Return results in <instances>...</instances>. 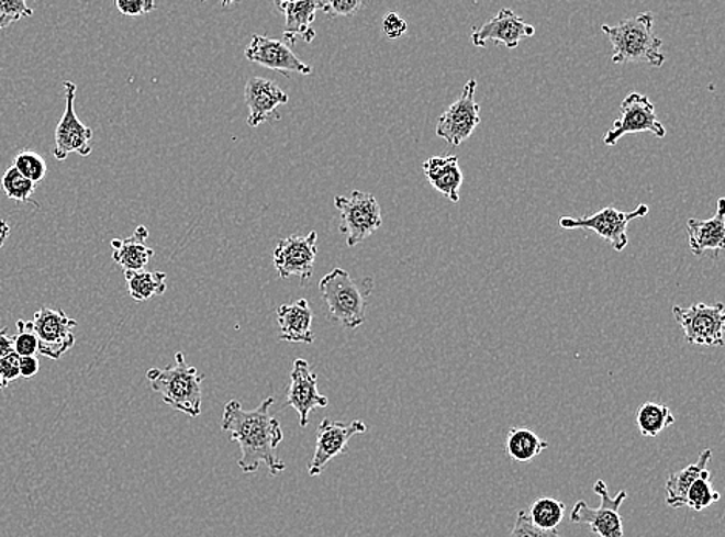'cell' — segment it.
<instances>
[{
	"label": "cell",
	"instance_id": "6da1fadb",
	"mask_svg": "<svg viewBox=\"0 0 725 537\" xmlns=\"http://www.w3.org/2000/svg\"><path fill=\"white\" fill-rule=\"evenodd\" d=\"M275 401L269 396L257 410L245 411L241 401L231 400L223 410L222 430L241 446L238 467L245 474L256 472L261 463L267 465L271 476H279L287 468L277 456V446L282 444L285 435L279 419L269 412Z\"/></svg>",
	"mask_w": 725,
	"mask_h": 537
},
{
	"label": "cell",
	"instance_id": "7a4b0ae2",
	"mask_svg": "<svg viewBox=\"0 0 725 537\" xmlns=\"http://www.w3.org/2000/svg\"><path fill=\"white\" fill-rule=\"evenodd\" d=\"M655 16L650 11L622 21L617 25H602V32L613 45V63H645L652 67H662L666 55L660 52L662 40L656 35Z\"/></svg>",
	"mask_w": 725,
	"mask_h": 537
},
{
	"label": "cell",
	"instance_id": "3957f363",
	"mask_svg": "<svg viewBox=\"0 0 725 537\" xmlns=\"http://www.w3.org/2000/svg\"><path fill=\"white\" fill-rule=\"evenodd\" d=\"M152 391L159 393L167 406L183 412L191 418L201 414L204 373L186 362L185 355L177 351L176 361L166 369H149L146 373Z\"/></svg>",
	"mask_w": 725,
	"mask_h": 537
},
{
	"label": "cell",
	"instance_id": "277c9868",
	"mask_svg": "<svg viewBox=\"0 0 725 537\" xmlns=\"http://www.w3.org/2000/svg\"><path fill=\"white\" fill-rule=\"evenodd\" d=\"M330 315L345 328H358L367 320V297L370 291L352 278L344 268H334L319 282Z\"/></svg>",
	"mask_w": 725,
	"mask_h": 537
},
{
	"label": "cell",
	"instance_id": "5b68a950",
	"mask_svg": "<svg viewBox=\"0 0 725 537\" xmlns=\"http://www.w3.org/2000/svg\"><path fill=\"white\" fill-rule=\"evenodd\" d=\"M334 206L339 213V230L348 248H355L381 228V206L376 197L368 192L353 191L348 197H334Z\"/></svg>",
	"mask_w": 725,
	"mask_h": 537
},
{
	"label": "cell",
	"instance_id": "8992f818",
	"mask_svg": "<svg viewBox=\"0 0 725 537\" xmlns=\"http://www.w3.org/2000/svg\"><path fill=\"white\" fill-rule=\"evenodd\" d=\"M650 213V208L639 205L634 211H621L614 206L603 208L588 217H561L560 226L564 230H591L599 237L610 242L616 251H624L628 245V225L636 219H643Z\"/></svg>",
	"mask_w": 725,
	"mask_h": 537
},
{
	"label": "cell",
	"instance_id": "52a82bcc",
	"mask_svg": "<svg viewBox=\"0 0 725 537\" xmlns=\"http://www.w3.org/2000/svg\"><path fill=\"white\" fill-rule=\"evenodd\" d=\"M673 315L684 331L685 342L692 346L723 347L725 328L724 304L674 305Z\"/></svg>",
	"mask_w": 725,
	"mask_h": 537
},
{
	"label": "cell",
	"instance_id": "ba28073f",
	"mask_svg": "<svg viewBox=\"0 0 725 537\" xmlns=\"http://www.w3.org/2000/svg\"><path fill=\"white\" fill-rule=\"evenodd\" d=\"M594 491L601 497V506L591 508L584 501L576 502L571 512V521L575 524L590 525L591 532L599 537H624V521H622L618 510L628 497V493L622 490L621 493L611 497L609 488L603 480L595 482Z\"/></svg>",
	"mask_w": 725,
	"mask_h": 537
},
{
	"label": "cell",
	"instance_id": "9c48e42d",
	"mask_svg": "<svg viewBox=\"0 0 725 537\" xmlns=\"http://www.w3.org/2000/svg\"><path fill=\"white\" fill-rule=\"evenodd\" d=\"M648 132L656 138H663L667 135V128L656 116L655 104L651 103L647 94L639 92L629 93L622 101L621 119L614 121L613 127L606 132L603 143L606 146H616L618 139L625 135L639 134Z\"/></svg>",
	"mask_w": 725,
	"mask_h": 537
},
{
	"label": "cell",
	"instance_id": "30bf717a",
	"mask_svg": "<svg viewBox=\"0 0 725 537\" xmlns=\"http://www.w3.org/2000/svg\"><path fill=\"white\" fill-rule=\"evenodd\" d=\"M476 92L477 79H469L458 100L438 119L436 135L446 139L450 146H461L472 137L478 124L481 123L480 104L476 100Z\"/></svg>",
	"mask_w": 725,
	"mask_h": 537
},
{
	"label": "cell",
	"instance_id": "8fae6325",
	"mask_svg": "<svg viewBox=\"0 0 725 537\" xmlns=\"http://www.w3.org/2000/svg\"><path fill=\"white\" fill-rule=\"evenodd\" d=\"M34 332H36L42 357L58 361L75 346V328L78 323L66 315L63 310L41 309L34 313Z\"/></svg>",
	"mask_w": 725,
	"mask_h": 537
},
{
	"label": "cell",
	"instance_id": "7c38bea8",
	"mask_svg": "<svg viewBox=\"0 0 725 537\" xmlns=\"http://www.w3.org/2000/svg\"><path fill=\"white\" fill-rule=\"evenodd\" d=\"M64 92H66V111L63 119L59 120L55 132V155L56 160H67L68 155L79 154L82 157L92 154L93 131L87 127L75 112L76 85L71 81L64 82Z\"/></svg>",
	"mask_w": 725,
	"mask_h": 537
},
{
	"label": "cell",
	"instance_id": "4fadbf2b",
	"mask_svg": "<svg viewBox=\"0 0 725 537\" xmlns=\"http://www.w3.org/2000/svg\"><path fill=\"white\" fill-rule=\"evenodd\" d=\"M316 256L317 233L311 231L306 236H290L279 240L272 260H275V267L280 278L288 279L291 276H298L302 282H306L313 276Z\"/></svg>",
	"mask_w": 725,
	"mask_h": 537
},
{
	"label": "cell",
	"instance_id": "5bb4252c",
	"mask_svg": "<svg viewBox=\"0 0 725 537\" xmlns=\"http://www.w3.org/2000/svg\"><path fill=\"white\" fill-rule=\"evenodd\" d=\"M287 404L298 412L302 427L309 425L311 412L328 406V399L319 392L317 376L311 370L306 359L298 358L292 365Z\"/></svg>",
	"mask_w": 725,
	"mask_h": 537
},
{
	"label": "cell",
	"instance_id": "9a60e30c",
	"mask_svg": "<svg viewBox=\"0 0 725 537\" xmlns=\"http://www.w3.org/2000/svg\"><path fill=\"white\" fill-rule=\"evenodd\" d=\"M366 433V423L360 422V419H355V422L345 425V423L332 422V419L325 418L317 427L316 451H314L309 467L311 478H316L330 461L341 456L355 435Z\"/></svg>",
	"mask_w": 725,
	"mask_h": 537
},
{
	"label": "cell",
	"instance_id": "2e32d148",
	"mask_svg": "<svg viewBox=\"0 0 725 537\" xmlns=\"http://www.w3.org/2000/svg\"><path fill=\"white\" fill-rule=\"evenodd\" d=\"M535 35L534 25L527 24L514 11L500 10L495 18L489 19L483 25L476 26L472 32V43L484 48L488 43L503 44L507 51H515L520 41Z\"/></svg>",
	"mask_w": 725,
	"mask_h": 537
},
{
	"label": "cell",
	"instance_id": "e0dca14e",
	"mask_svg": "<svg viewBox=\"0 0 725 537\" xmlns=\"http://www.w3.org/2000/svg\"><path fill=\"white\" fill-rule=\"evenodd\" d=\"M245 56L250 63L280 71L285 77H288V74L305 75L306 77L313 71L309 64L294 55L290 45L276 37L254 35L245 51Z\"/></svg>",
	"mask_w": 725,
	"mask_h": 537
},
{
	"label": "cell",
	"instance_id": "ac0fdd59",
	"mask_svg": "<svg viewBox=\"0 0 725 537\" xmlns=\"http://www.w3.org/2000/svg\"><path fill=\"white\" fill-rule=\"evenodd\" d=\"M245 100L249 111L248 126L257 127L265 121L279 119L276 109L287 104L290 97L271 79L254 77L246 82Z\"/></svg>",
	"mask_w": 725,
	"mask_h": 537
},
{
	"label": "cell",
	"instance_id": "d6986e66",
	"mask_svg": "<svg viewBox=\"0 0 725 537\" xmlns=\"http://www.w3.org/2000/svg\"><path fill=\"white\" fill-rule=\"evenodd\" d=\"M724 197L717 199V210L713 217L707 221L690 219L687 222V234H689V247L694 256L705 253L723 251L725 245V210Z\"/></svg>",
	"mask_w": 725,
	"mask_h": 537
},
{
	"label": "cell",
	"instance_id": "ffe728a7",
	"mask_svg": "<svg viewBox=\"0 0 725 537\" xmlns=\"http://www.w3.org/2000/svg\"><path fill=\"white\" fill-rule=\"evenodd\" d=\"M314 313L306 299H298L291 304H285L277 310L280 339L287 343L313 344L316 336L313 332Z\"/></svg>",
	"mask_w": 725,
	"mask_h": 537
},
{
	"label": "cell",
	"instance_id": "44dd1931",
	"mask_svg": "<svg viewBox=\"0 0 725 537\" xmlns=\"http://www.w3.org/2000/svg\"><path fill=\"white\" fill-rule=\"evenodd\" d=\"M277 9L282 11L285 16L283 43L294 45L298 43L299 37H303L305 43L316 37V32L313 30V22L316 19V13L321 10V2H277Z\"/></svg>",
	"mask_w": 725,
	"mask_h": 537
},
{
	"label": "cell",
	"instance_id": "7402d4cb",
	"mask_svg": "<svg viewBox=\"0 0 725 537\" xmlns=\"http://www.w3.org/2000/svg\"><path fill=\"white\" fill-rule=\"evenodd\" d=\"M424 176L428 183L432 184L450 202H459V189L462 187L461 168L458 165L457 155H449V157H432L423 165Z\"/></svg>",
	"mask_w": 725,
	"mask_h": 537
},
{
	"label": "cell",
	"instance_id": "603a6c76",
	"mask_svg": "<svg viewBox=\"0 0 725 537\" xmlns=\"http://www.w3.org/2000/svg\"><path fill=\"white\" fill-rule=\"evenodd\" d=\"M147 239H149V231L146 226H138L127 239L112 240V259L124 271L144 270L155 256L154 249L146 245Z\"/></svg>",
	"mask_w": 725,
	"mask_h": 537
},
{
	"label": "cell",
	"instance_id": "cb8c5ba5",
	"mask_svg": "<svg viewBox=\"0 0 725 537\" xmlns=\"http://www.w3.org/2000/svg\"><path fill=\"white\" fill-rule=\"evenodd\" d=\"M712 456V449H705L698 457L696 463L690 465V467L681 469V471L674 472L668 478L666 483V502L668 506H671V508L685 506L687 491L704 472L709 471L707 467Z\"/></svg>",
	"mask_w": 725,
	"mask_h": 537
},
{
	"label": "cell",
	"instance_id": "d4e9b609",
	"mask_svg": "<svg viewBox=\"0 0 725 537\" xmlns=\"http://www.w3.org/2000/svg\"><path fill=\"white\" fill-rule=\"evenodd\" d=\"M548 448V441L543 440L540 435L527 427H512L509 429L506 438V452L512 460L520 463H529L545 449Z\"/></svg>",
	"mask_w": 725,
	"mask_h": 537
},
{
	"label": "cell",
	"instance_id": "484cf974",
	"mask_svg": "<svg viewBox=\"0 0 725 537\" xmlns=\"http://www.w3.org/2000/svg\"><path fill=\"white\" fill-rule=\"evenodd\" d=\"M129 294L134 301H147L161 297L167 289V276L163 271H124Z\"/></svg>",
	"mask_w": 725,
	"mask_h": 537
},
{
	"label": "cell",
	"instance_id": "4316f807",
	"mask_svg": "<svg viewBox=\"0 0 725 537\" xmlns=\"http://www.w3.org/2000/svg\"><path fill=\"white\" fill-rule=\"evenodd\" d=\"M674 422V415L666 404L648 401L636 412L637 429L644 437H658L667 427L673 426Z\"/></svg>",
	"mask_w": 725,
	"mask_h": 537
},
{
	"label": "cell",
	"instance_id": "83f0119b",
	"mask_svg": "<svg viewBox=\"0 0 725 537\" xmlns=\"http://www.w3.org/2000/svg\"><path fill=\"white\" fill-rule=\"evenodd\" d=\"M565 512H567V505L564 502L553 497H540L531 505L529 512L526 513L535 527L557 529L564 521Z\"/></svg>",
	"mask_w": 725,
	"mask_h": 537
},
{
	"label": "cell",
	"instance_id": "f1b7e54d",
	"mask_svg": "<svg viewBox=\"0 0 725 537\" xmlns=\"http://www.w3.org/2000/svg\"><path fill=\"white\" fill-rule=\"evenodd\" d=\"M37 184L29 179H25L14 166L7 169L2 177V189L9 199L14 202L30 203V205L40 208L36 202H33L32 195L36 192Z\"/></svg>",
	"mask_w": 725,
	"mask_h": 537
},
{
	"label": "cell",
	"instance_id": "f546056e",
	"mask_svg": "<svg viewBox=\"0 0 725 537\" xmlns=\"http://www.w3.org/2000/svg\"><path fill=\"white\" fill-rule=\"evenodd\" d=\"M720 491H716L713 486L712 476L707 471L687 491L685 506L694 510V512H704L713 503L720 502Z\"/></svg>",
	"mask_w": 725,
	"mask_h": 537
},
{
	"label": "cell",
	"instance_id": "4dcf8cb0",
	"mask_svg": "<svg viewBox=\"0 0 725 537\" xmlns=\"http://www.w3.org/2000/svg\"><path fill=\"white\" fill-rule=\"evenodd\" d=\"M14 168L18 169L25 179L40 183L45 179L48 172L47 161L44 160L42 155L34 153V150H22L14 158Z\"/></svg>",
	"mask_w": 725,
	"mask_h": 537
},
{
	"label": "cell",
	"instance_id": "1f68e13d",
	"mask_svg": "<svg viewBox=\"0 0 725 537\" xmlns=\"http://www.w3.org/2000/svg\"><path fill=\"white\" fill-rule=\"evenodd\" d=\"M18 335L14 336V351L19 357H37V343L36 332H34L33 321L19 320L18 321Z\"/></svg>",
	"mask_w": 725,
	"mask_h": 537
},
{
	"label": "cell",
	"instance_id": "d6a6232c",
	"mask_svg": "<svg viewBox=\"0 0 725 537\" xmlns=\"http://www.w3.org/2000/svg\"><path fill=\"white\" fill-rule=\"evenodd\" d=\"M33 10L24 0H0V30L7 29L21 19L30 18Z\"/></svg>",
	"mask_w": 725,
	"mask_h": 537
},
{
	"label": "cell",
	"instance_id": "836d02e7",
	"mask_svg": "<svg viewBox=\"0 0 725 537\" xmlns=\"http://www.w3.org/2000/svg\"><path fill=\"white\" fill-rule=\"evenodd\" d=\"M507 537H564L557 529H540L535 527L526 512H518L514 528Z\"/></svg>",
	"mask_w": 725,
	"mask_h": 537
},
{
	"label": "cell",
	"instance_id": "e575fe53",
	"mask_svg": "<svg viewBox=\"0 0 725 537\" xmlns=\"http://www.w3.org/2000/svg\"><path fill=\"white\" fill-rule=\"evenodd\" d=\"M364 3L360 0H330V2H321V11L328 14V16H353L362 9Z\"/></svg>",
	"mask_w": 725,
	"mask_h": 537
},
{
	"label": "cell",
	"instance_id": "d590c367",
	"mask_svg": "<svg viewBox=\"0 0 725 537\" xmlns=\"http://www.w3.org/2000/svg\"><path fill=\"white\" fill-rule=\"evenodd\" d=\"M408 22L397 11H390L382 19V32L389 40H400L408 33Z\"/></svg>",
	"mask_w": 725,
	"mask_h": 537
},
{
	"label": "cell",
	"instance_id": "8d00e7d4",
	"mask_svg": "<svg viewBox=\"0 0 725 537\" xmlns=\"http://www.w3.org/2000/svg\"><path fill=\"white\" fill-rule=\"evenodd\" d=\"M115 5L124 16H143L157 7L152 0H116Z\"/></svg>",
	"mask_w": 725,
	"mask_h": 537
},
{
	"label": "cell",
	"instance_id": "74e56055",
	"mask_svg": "<svg viewBox=\"0 0 725 537\" xmlns=\"http://www.w3.org/2000/svg\"><path fill=\"white\" fill-rule=\"evenodd\" d=\"M19 355L16 351L9 355V357L0 359V377H2L3 385H10L18 378H21V370H19Z\"/></svg>",
	"mask_w": 725,
	"mask_h": 537
},
{
	"label": "cell",
	"instance_id": "f35d334b",
	"mask_svg": "<svg viewBox=\"0 0 725 537\" xmlns=\"http://www.w3.org/2000/svg\"><path fill=\"white\" fill-rule=\"evenodd\" d=\"M19 370H21V378H33L40 372V359L37 357H22L19 359Z\"/></svg>",
	"mask_w": 725,
	"mask_h": 537
},
{
	"label": "cell",
	"instance_id": "ab89813d",
	"mask_svg": "<svg viewBox=\"0 0 725 537\" xmlns=\"http://www.w3.org/2000/svg\"><path fill=\"white\" fill-rule=\"evenodd\" d=\"M7 333H9V328H2V331H0V359L14 354L13 338H10Z\"/></svg>",
	"mask_w": 725,
	"mask_h": 537
},
{
	"label": "cell",
	"instance_id": "60d3db41",
	"mask_svg": "<svg viewBox=\"0 0 725 537\" xmlns=\"http://www.w3.org/2000/svg\"><path fill=\"white\" fill-rule=\"evenodd\" d=\"M10 225L5 221H0V248L5 245L7 239H9Z\"/></svg>",
	"mask_w": 725,
	"mask_h": 537
},
{
	"label": "cell",
	"instance_id": "b9f144b4",
	"mask_svg": "<svg viewBox=\"0 0 725 537\" xmlns=\"http://www.w3.org/2000/svg\"><path fill=\"white\" fill-rule=\"evenodd\" d=\"M2 389H5V385H3L2 377H0V391H2Z\"/></svg>",
	"mask_w": 725,
	"mask_h": 537
}]
</instances>
